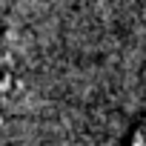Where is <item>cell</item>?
<instances>
[{"mask_svg": "<svg viewBox=\"0 0 146 146\" xmlns=\"http://www.w3.org/2000/svg\"><path fill=\"white\" fill-rule=\"evenodd\" d=\"M12 46H9V35L6 29L0 26V112L9 103V95H12Z\"/></svg>", "mask_w": 146, "mask_h": 146, "instance_id": "1", "label": "cell"}]
</instances>
